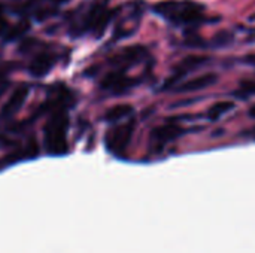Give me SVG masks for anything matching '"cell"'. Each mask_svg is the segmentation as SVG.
Masks as SVG:
<instances>
[{
    "label": "cell",
    "mask_w": 255,
    "mask_h": 253,
    "mask_svg": "<svg viewBox=\"0 0 255 253\" xmlns=\"http://www.w3.org/2000/svg\"><path fill=\"white\" fill-rule=\"evenodd\" d=\"M154 10L157 15L166 18L172 24L188 25V24H196L202 19L205 7L203 4H199L191 0H185V1L167 0L155 4Z\"/></svg>",
    "instance_id": "cell-1"
},
{
    "label": "cell",
    "mask_w": 255,
    "mask_h": 253,
    "mask_svg": "<svg viewBox=\"0 0 255 253\" xmlns=\"http://www.w3.org/2000/svg\"><path fill=\"white\" fill-rule=\"evenodd\" d=\"M69 118L64 112H57L45 125V148L49 155H64L67 152L66 133Z\"/></svg>",
    "instance_id": "cell-2"
},
{
    "label": "cell",
    "mask_w": 255,
    "mask_h": 253,
    "mask_svg": "<svg viewBox=\"0 0 255 253\" xmlns=\"http://www.w3.org/2000/svg\"><path fill=\"white\" fill-rule=\"evenodd\" d=\"M133 128H134V122H127V124L118 125L117 128L111 130L106 136L108 149L115 154L124 152V149L128 146V143L131 140Z\"/></svg>",
    "instance_id": "cell-3"
},
{
    "label": "cell",
    "mask_w": 255,
    "mask_h": 253,
    "mask_svg": "<svg viewBox=\"0 0 255 253\" xmlns=\"http://www.w3.org/2000/svg\"><path fill=\"white\" fill-rule=\"evenodd\" d=\"M206 61H208V58H206V57H203V55H190V57L184 58V60L181 61V64L176 67L175 73L170 76V79H167V81H166V84H164V89H167V88H170L172 85H175L176 82H179V79H181V78H184L190 70H194V69L200 67V66H202V64H205Z\"/></svg>",
    "instance_id": "cell-4"
},
{
    "label": "cell",
    "mask_w": 255,
    "mask_h": 253,
    "mask_svg": "<svg viewBox=\"0 0 255 253\" xmlns=\"http://www.w3.org/2000/svg\"><path fill=\"white\" fill-rule=\"evenodd\" d=\"M27 95H28V86H27V85L18 86V88L10 94V97H9V100L6 101V104L1 107L0 119H7V118L13 116V115L21 109V106L24 104Z\"/></svg>",
    "instance_id": "cell-5"
},
{
    "label": "cell",
    "mask_w": 255,
    "mask_h": 253,
    "mask_svg": "<svg viewBox=\"0 0 255 253\" xmlns=\"http://www.w3.org/2000/svg\"><path fill=\"white\" fill-rule=\"evenodd\" d=\"M54 64H55V57L52 54L43 52L34 57V60L28 66V72L34 78H43L51 72Z\"/></svg>",
    "instance_id": "cell-6"
},
{
    "label": "cell",
    "mask_w": 255,
    "mask_h": 253,
    "mask_svg": "<svg viewBox=\"0 0 255 253\" xmlns=\"http://www.w3.org/2000/svg\"><path fill=\"white\" fill-rule=\"evenodd\" d=\"M184 133H185L184 128H181L179 125L166 124V125L154 128L152 133H151V139L155 143H166V142H170V140H175V139L181 137Z\"/></svg>",
    "instance_id": "cell-7"
},
{
    "label": "cell",
    "mask_w": 255,
    "mask_h": 253,
    "mask_svg": "<svg viewBox=\"0 0 255 253\" xmlns=\"http://www.w3.org/2000/svg\"><path fill=\"white\" fill-rule=\"evenodd\" d=\"M218 81V76L215 73H205L202 76H197L196 79H191L185 84H181L176 91L179 92H193V91H200L208 86H212Z\"/></svg>",
    "instance_id": "cell-8"
},
{
    "label": "cell",
    "mask_w": 255,
    "mask_h": 253,
    "mask_svg": "<svg viewBox=\"0 0 255 253\" xmlns=\"http://www.w3.org/2000/svg\"><path fill=\"white\" fill-rule=\"evenodd\" d=\"M130 84H133V81L127 79L121 72H114V73H109L103 79L102 86L105 89H112L114 92H123L124 89L130 86Z\"/></svg>",
    "instance_id": "cell-9"
},
{
    "label": "cell",
    "mask_w": 255,
    "mask_h": 253,
    "mask_svg": "<svg viewBox=\"0 0 255 253\" xmlns=\"http://www.w3.org/2000/svg\"><path fill=\"white\" fill-rule=\"evenodd\" d=\"M146 55L145 48L140 46H131V48H126L121 54H118L117 57H114L111 60V63L114 64H123V63H134L142 60Z\"/></svg>",
    "instance_id": "cell-10"
},
{
    "label": "cell",
    "mask_w": 255,
    "mask_h": 253,
    "mask_svg": "<svg viewBox=\"0 0 255 253\" xmlns=\"http://www.w3.org/2000/svg\"><path fill=\"white\" fill-rule=\"evenodd\" d=\"M131 112H133V109H131L130 104H118V106L111 107V109L106 112L105 119H106L108 122H117V121H121L123 118L128 116Z\"/></svg>",
    "instance_id": "cell-11"
},
{
    "label": "cell",
    "mask_w": 255,
    "mask_h": 253,
    "mask_svg": "<svg viewBox=\"0 0 255 253\" xmlns=\"http://www.w3.org/2000/svg\"><path fill=\"white\" fill-rule=\"evenodd\" d=\"M233 107H235L233 101H229V100L218 101V103H215V104L209 109L208 118H209L211 121H218L223 115H226L227 112H230Z\"/></svg>",
    "instance_id": "cell-12"
},
{
    "label": "cell",
    "mask_w": 255,
    "mask_h": 253,
    "mask_svg": "<svg viewBox=\"0 0 255 253\" xmlns=\"http://www.w3.org/2000/svg\"><path fill=\"white\" fill-rule=\"evenodd\" d=\"M30 28V25H28V22L27 21H24V22H19V24H16V25H13L7 33H6V42H9V40H15V39H18V37H21L27 30Z\"/></svg>",
    "instance_id": "cell-13"
},
{
    "label": "cell",
    "mask_w": 255,
    "mask_h": 253,
    "mask_svg": "<svg viewBox=\"0 0 255 253\" xmlns=\"http://www.w3.org/2000/svg\"><path fill=\"white\" fill-rule=\"evenodd\" d=\"M255 94V81H247V82H242L241 84V89H238L235 92L236 97L239 98H247L250 95Z\"/></svg>",
    "instance_id": "cell-14"
},
{
    "label": "cell",
    "mask_w": 255,
    "mask_h": 253,
    "mask_svg": "<svg viewBox=\"0 0 255 253\" xmlns=\"http://www.w3.org/2000/svg\"><path fill=\"white\" fill-rule=\"evenodd\" d=\"M232 39H233V36L230 34V33H220V34H217L215 36V43H218V45H224V43H229V42H232Z\"/></svg>",
    "instance_id": "cell-15"
},
{
    "label": "cell",
    "mask_w": 255,
    "mask_h": 253,
    "mask_svg": "<svg viewBox=\"0 0 255 253\" xmlns=\"http://www.w3.org/2000/svg\"><path fill=\"white\" fill-rule=\"evenodd\" d=\"M6 30H7V21L4 19V16H3V13L0 10V34L4 33Z\"/></svg>",
    "instance_id": "cell-16"
},
{
    "label": "cell",
    "mask_w": 255,
    "mask_h": 253,
    "mask_svg": "<svg viewBox=\"0 0 255 253\" xmlns=\"http://www.w3.org/2000/svg\"><path fill=\"white\" fill-rule=\"evenodd\" d=\"M245 63H248V64H251V66H254L255 67V54L245 57Z\"/></svg>",
    "instance_id": "cell-17"
},
{
    "label": "cell",
    "mask_w": 255,
    "mask_h": 253,
    "mask_svg": "<svg viewBox=\"0 0 255 253\" xmlns=\"http://www.w3.org/2000/svg\"><path fill=\"white\" fill-rule=\"evenodd\" d=\"M250 113H251V116L254 118V116H255V106H253V107H251V112H250Z\"/></svg>",
    "instance_id": "cell-18"
},
{
    "label": "cell",
    "mask_w": 255,
    "mask_h": 253,
    "mask_svg": "<svg viewBox=\"0 0 255 253\" xmlns=\"http://www.w3.org/2000/svg\"><path fill=\"white\" fill-rule=\"evenodd\" d=\"M4 76V72H0V81H1V78Z\"/></svg>",
    "instance_id": "cell-19"
}]
</instances>
